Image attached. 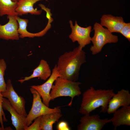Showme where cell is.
I'll return each instance as SVG.
<instances>
[{"instance_id":"cell-1","label":"cell","mask_w":130,"mask_h":130,"mask_svg":"<svg viewBox=\"0 0 130 130\" xmlns=\"http://www.w3.org/2000/svg\"><path fill=\"white\" fill-rule=\"evenodd\" d=\"M85 52L79 46L72 51L65 52L58 58L57 70L60 78L77 81L81 65L86 62Z\"/></svg>"},{"instance_id":"cell-2","label":"cell","mask_w":130,"mask_h":130,"mask_svg":"<svg viewBox=\"0 0 130 130\" xmlns=\"http://www.w3.org/2000/svg\"><path fill=\"white\" fill-rule=\"evenodd\" d=\"M114 93L113 89L96 90L90 87L82 95L79 112L84 115L90 114L100 107V112H107L109 102Z\"/></svg>"},{"instance_id":"cell-3","label":"cell","mask_w":130,"mask_h":130,"mask_svg":"<svg viewBox=\"0 0 130 130\" xmlns=\"http://www.w3.org/2000/svg\"><path fill=\"white\" fill-rule=\"evenodd\" d=\"M80 82L72 81L58 78L52 85L50 93L51 100L58 97L68 96L71 98V101L68 105L71 106L74 98L79 97L81 94L80 85Z\"/></svg>"},{"instance_id":"cell-4","label":"cell","mask_w":130,"mask_h":130,"mask_svg":"<svg viewBox=\"0 0 130 130\" xmlns=\"http://www.w3.org/2000/svg\"><path fill=\"white\" fill-rule=\"evenodd\" d=\"M93 29L94 34L91 40L93 45L90 48L92 55H95L100 52L106 44L115 43L118 41L117 36L113 35L99 23H95L94 25Z\"/></svg>"},{"instance_id":"cell-5","label":"cell","mask_w":130,"mask_h":130,"mask_svg":"<svg viewBox=\"0 0 130 130\" xmlns=\"http://www.w3.org/2000/svg\"><path fill=\"white\" fill-rule=\"evenodd\" d=\"M30 91L33 97L31 109L26 117L25 122L26 127L29 126L32 121L41 116L56 112H61L60 107L51 108L46 106L41 101V96L37 91L31 87Z\"/></svg>"},{"instance_id":"cell-6","label":"cell","mask_w":130,"mask_h":130,"mask_svg":"<svg viewBox=\"0 0 130 130\" xmlns=\"http://www.w3.org/2000/svg\"><path fill=\"white\" fill-rule=\"evenodd\" d=\"M69 23L72 29V32L69 35V38L74 42L77 41L79 46L83 48L85 46L90 44L91 37L90 34L91 31V26H89L86 27L80 26L75 21L73 25L72 21L70 20Z\"/></svg>"},{"instance_id":"cell-7","label":"cell","mask_w":130,"mask_h":130,"mask_svg":"<svg viewBox=\"0 0 130 130\" xmlns=\"http://www.w3.org/2000/svg\"><path fill=\"white\" fill-rule=\"evenodd\" d=\"M3 97L7 98L13 107L20 114L26 117L27 114L25 109L24 98L19 96L14 90L11 81L8 79L6 83V90L1 93Z\"/></svg>"},{"instance_id":"cell-8","label":"cell","mask_w":130,"mask_h":130,"mask_svg":"<svg viewBox=\"0 0 130 130\" xmlns=\"http://www.w3.org/2000/svg\"><path fill=\"white\" fill-rule=\"evenodd\" d=\"M80 122L77 126L78 130H101L106 124L110 123L108 118L101 119L98 115L90 114L84 115L80 118Z\"/></svg>"},{"instance_id":"cell-9","label":"cell","mask_w":130,"mask_h":130,"mask_svg":"<svg viewBox=\"0 0 130 130\" xmlns=\"http://www.w3.org/2000/svg\"><path fill=\"white\" fill-rule=\"evenodd\" d=\"M60 76L56 65L52 70L50 76L45 83L40 85H33L30 86L39 93L42 98L43 103L48 107L51 100L50 93L52 87L56 79Z\"/></svg>"},{"instance_id":"cell-10","label":"cell","mask_w":130,"mask_h":130,"mask_svg":"<svg viewBox=\"0 0 130 130\" xmlns=\"http://www.w3.org/2000/svg\"><path fill=\"white\" fill-rule=\"evenodd\" d=\"M17 16H7L8 22L3 25L0 23V39L7 40L19 39L20 38L18 31L19 25L17 20Z\"/></svg>"},{"instance_id":"cell-11","label":"cell","mask_w":130,"mask_h":130,"mask_svg":"<svg viewBox=\"0 0 130 130\" xmlns=\"http://www.w3.org/2000/svg\"><path fill=\"white\" fill-rule=\"evenodd\" d=\"M130 104V93L128 90L124 89L114 93L110 100L107 112L113 113L120 107L129 106Z\"/></svg>"},{"instance_id":"cell-12","label":"cell","mask_w":130,"mask_h":130,"mask_svg":"<svg viewBox=\"0 0 130 130\" xmlns=\"http://www.w3.org/2000/svg\"><path fill=\"white\" fill-rule=\"evenodd\" d=\"M3 109L10 113L12 124L16 130H25L26 117L20 114L13 107L9 100L3 98L2 101Z\"/></svg>"},{"instance_id":"cell-13","label":"cell","mask_w":130,"mask_h":130,"mask_svg":"<svg viewBox=\"0 0 130 130\" xmlns=\"http://www.w3.org/2000/svg\"><path fill=\"white\" fill-rule=\"evenodd\" d=\"M125 22L122 17L110 14H104L100 19V25L104 26L111 33H119Z\"/></svg>"},{"instance_id":"cell-14","label":"cell","mask_w":130,"mask_h":130,"mask_svg":"<svg viewBox=\"0 0 130 130\" xmlns=\"http://www.w3.org/2000/svg\"><path fill=\"white\" fill-rule=\"evenodd\" d=\"M112 117L110 119L114 127V129L121 125L130 126V106L122 107L113 113Z\"/></svg>"},{"instance_id":"cell-15","label":"cell","mask_w":130,"mask_h":130,"mask_svg":"<svg viewBox=\"0 0 130 130\" xmlns=\"http://www.w3.org/2000/svg\"><path fill=\"white\" fill-rule=\"evenodd\" d=\"M51 73L50 66L47 62L45 60L42 59L38 66L34 70L30 76L26 77L23 79L18 80V81L22 84L25 81L36 77L45 80L49 78Z\"/></svg>"},{"instance_id":"cell-16","label":"cell","mask_w":130,"mask_h":130,"mask_svg":"<svg viewBox=\"0 0 130 130\" xmlns=\"http://www.w3.org/2000/svg\"><path fill=\"white\" fill-rule=\"evenodd\" d=\"M17 20L19 25L18 30L20 38H24L25 37L33 38L35 37H41L44 35L51 27V23L48 21L45 28L40 32L33 33L28 32L27 30L28 20L27 19H22L18 16L17 17Z\"/></svg>"},{"instance_id":"cell-17","label":"cell","mask_w":130,"mask_h":130,"mask_svg":"<svg viewBox=\"0 0 130 130\" xmlns=\"http://www.w3.org/2000/svg\"><path fill=\"white\" fill-rule=\"evenodd\" d=\"M43 0H19L17 2L16 11L18 16L28 13L39 15L41 13L42 10H38L37 8H34L33 6L37 2Z\"/></svg>"},{"instance_id":"cell-18","label":"cell","mask_w":130,"mask_h":130,"mask_svg":"<svg viewBox=\"0 0 130 130\" xmlns=\"http://www.w3.org/2000/svg\"><path fill=\"white\" fill-rule=\"evenodd\" d=\"M61 112L51 113L42 116L40 123L41 130H52L53 125L62 117Z\"/></svg>"},{"instance_id":"cell-19","label":"cell","mask_w":130,"mask_h":130,"mask_svg":"<svg viewBox=\"0 0 130 130\" xmlns=\"http://www.w3.org/2000/svg\"><path fill=\"white\" fill-rule=\"evenodd\" d=\"M18 2L11 0H0V16H18L16 11Z\"/></svg>"},{"instance_id":"cell-20","label":"cell","mask_w":130,"mask_h":130,"mask_svg":"<svg viewBox=\"0 0 130 130\" xmlns=\"http://www.w3.org/2000/svg\"><path fill=\"white\" fill-rule=\"evenodd\" d=\"M6 63L3 59H0V92L5 91L6 83L4 78L5 72L6 69Z\"/></svg>"},{"instance_id":"cell-21","label":"cell","mask_w":130,"mask_h":130,"mask_svg":"<svg viewBox=\"0 0 130 130\" xmlns=\"http://www.w3.org/2000/svg\"><path fill=\"white\" fill-rule=\"evenodd\" d=\"M3 97L1 93L0 92V123L1 127L4 128L3 122H7V121L3 110L2 101Z\"/></svg>"},{"instance_id":"cell-22","label":"cell","mask_w":130,"mask_h":130,"mask_svg":"<svg viewBox=\"0 0 130 130\" xmlns=\"http://www.w3.org/2000/svg\"><path fill=\"white\" fill-rule=\"evenodd\" d=\"M130 41V23H125L124 25L119 32Z\"/></svg>"},{"instance_id":"cell-23","label":"cell","mask_w":130,"mask_h":130,"mask_svg":"<svg viewBox=\"0 0 130 130\" xmlns=\"http://www.w3.org/2000/svg\"><path fill=\"white\" fill-rule=\"evenodd\" d=\"M41 117L40 116L35 119L34 122L27 127L25 130H41L40 125Z\"/></svg>"},{"instance_id":"cell-24","label":"cell","mask_w":130,"mask_h":130,"mask_svg":"<svg viewBox=\"0 0 130 130\" xmlns=\"http://www.w3.org/2000/svg\"><path fill=\"white\" fill-rule=\"evenodd\" d=\"M39 6L41 7L42 10L46 12V17L48 20V21H49L52 23L53 21V20L51 17L52 14L51 13L50 9L46 7L44 5L42 4H39Z\"/></svg>"},{"instance_id":"cell-25","label":"cell","mask_w":130,"mask_h":130,"mask_svg":"<svg viewBox=\"0 0 130 130\" xmlns=\"http://www.w3.org/2000/svg\"><path fill=\"white\" fill-rule=\"evenodd\" d=\"M57 129L59 130H70L67 123L64 121H61L58 124Z\"/></svg>"},{"instance_id":"cell-26","label":"cell","mask_w":130,"mask_h":130,"mask_svg":"<svg viewBox=\"0 0 130 130\" xmlns=\"http://www.w3.org/2000/svg\"><path fill=\"white\" fill-rule=\"evenodd\" d=\"M12 130V129L10 127H7L5 128H3L2 127H0V130Z\"/></svg>"},{"instance_id":"cell-27","label":"cell","mask_w":130,"mask_h":130,"mask_svg":"<svg viewBox=\"0 0 130 130\" xmlns=\"http://www.w3.org/2000/svg\"><path fill=\"white\" fill-rule=\"evenodd\" d=\"M11 0L14 2H18L19 0Z\"/></svg>"}]
</instances>
